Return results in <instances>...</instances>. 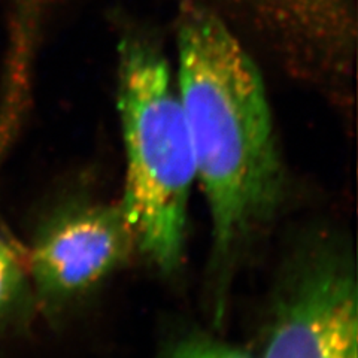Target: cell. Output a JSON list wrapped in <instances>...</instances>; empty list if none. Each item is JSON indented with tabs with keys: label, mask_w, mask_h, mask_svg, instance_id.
Here are the masks:
<instances>
[{
	"label": "cell",
	"mask_w": 358,
	"mask_h": 358,
	"mask_svg": "<svg viewBox=\"0 0 358 358\" xmlns=\"http://www.w3.org/2000/svg\"><path fill=\"white\" fill-rule=\"evenodd\" d=\"M138 251L129 222L117 205H75L42 224L27 252L33 299L54 312L81 297Z\"/></svg>",
	"instance_id": "3"
},
{
	"label": "cell",
	"mask_w": 358,
	"mask_h": 358,
	"mask_svg": "<svg viewBox=\"0 0 358 358\" xmlns=\"http://www.w3.org/2000/svg\"><path fill=\"white\" fill-rule=\"evenodd\" d=\"M176 87L210 215L212 252L226 266L284 194L264 81L222 18L187 3L178 24Z\"/></svg>",
	"instance_id": "1"
},
{
	"label": "cell",
	"mask_w": 358,
	"mask_h": 358,
	"mask_svg": "<svg viewBox=\"0 0 358 358\" xmlns=\"http://www.w3.org/2000/svg\"><path fill=\"white\" fill-rule=\"evenodd\" d=\"M262 358H358V293L351 263L320 254L279 297Z\"/></svg>",
	"instance_id": "4"
},
{
	"label": "cell",
	"mask_w": 358,
	"mask_h": 358,
	"mask_svg": "<svg viewBox=\"0 0 358 358\" xmlns=\"http://www.w3.org/2000/svg\"><path fill=\"white\" fill-rule=\"evenodd\" d=\"M160 358H252L245 351L205 334H188L175 341Z\"/></svg>",
	"instance_id": "7"
},
{
	"label": "cell",
	"mask_w": 358,
	"mask_h": 358,
	"mask_svg": "<svg viewBox=\"0 0 358 358\" xmlns=\"http://www.w3.org/2000/svg\"><path fill=\"white\" fill-rule=\"evenodd\" d=\"M259 13L276 29L320 43L338 30L346 17L343 0H236Z\"/></svg>",
	"instance_id": "5"
},
{
	"label": "cell",
	"mask_w": 358,
	"mask_h": 358,
	"mask_svg": "<svg viewBox=\"0 0 358 358\" xmlns=\"http://www.w3.org/2000/svg\"><path fill=\"white\" fill-rule=\"evenodd\" d=\"M31 299L26 263L0 236V333L26 315Z\"/></svg>",
	"instance_id": "6"
},
{
	"label": "cell",
	"mask_w": 358,
	"mask_h": 358,
	"mask_svg": "<svg viewBox=\"0 0 358 358\" xmlns=\"http://www.w3.org/2000/svg\"><path fill=\"white\" fill-rule=\"evenodd\" d=\"M118 114L126 152L120 200L136 250L164 273L181 266L189 192L197 179L192 138L171 66L152 43L127 39L118 57Z\"/></svg>",
	"instance_id": "2"
}]
</instances>
